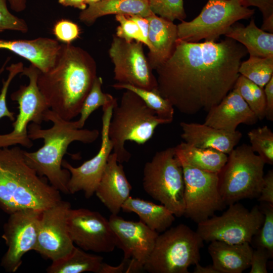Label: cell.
I'll list each match as a JSON object with an SVG mask.
<instances>
[{"label": "cell", "instance_id": "cell-27", "mask_svg": "<svg viewBox=\"0 0 273 273\" xmlns=\"http://www.w3.org/2000/svg\"><path fill=\"white\" fill-rule=\"evenodd\" d=\"M121 209L136 213L140 221L158 233L169 228L175 220L174 215L163 205L130 196L123 204Z\"/></svg>", "mask_w": 273, "mask_h": 273}, {"label": "cell", "instance_id": "cell-8", "mask_svg": "<svg viewBox=\"0 0 273 273\" xmlns=\"http://www.w3.org/2000/svg\"><path fill=\"white\" fill-rule=\"evenodd\" d=\"M143 187L148 195L167 207L174 216L184 215V174L174 147L157 152L146 163Z\"/></svg>", "mask_w": 273, "mask_h": 273}, {"label": "cell", "instance_id": "cell-5", "mask_svg": "<svg viewBox=\"0 0 273 273\" xmlns=\"http://www.w3.org/2000/svg\"><path fill=\"white\" fill-rule=\"evenodd\" d=\"M168 123L170 122L159 117L136 94L126 90L120 103L117 101L113 106L108 127L118 162H127L130 158V153L124 147L126 141L145 144L158 125Z\"/></svg>", "mask_w": 273, "mask_h": 273}, {"label": "cell", "instance_id": "cell-25", "mask_svg": "<svg viewBox=\"0 0 273 273\" xmlns=\"http://www.w3.org/2000/svg\"><path fill=\"white\" fill-rule=\"evenodd\" d=\"M88 5L79 16V20L86 25H92L99 18L108 15L147 18L153 13L148 0H102Z\"/></svg>", "mask_w": 273, "mask_h": 273}, {"label": "cell", "instance_id": "cell-19", "mask_svg": "<svg viewBox=\"0 0 273 273\" xmlns=\"http://www.w3.org/2000/svg\"><path fill=\"white\" fill-rule=\"evenodd\" d=\"M258 120L237 89L233 87L218 104L208 111L204 123L233 132L240 124L253 125Z\"/></svg>", "mask_w": 273, "mask_h": 273}, {"label": "cell", "instance_id": "cell-18", "mask_svg": "<svg viewBox=\"0 0 273 273\" xmlns=\"http://www.w3.org/2000/svg\"><path fill=\"white\" fill-rule=\"evenodd\" d=\"M118 241V248L122 250L124 259L128 260L126 272L143 269L159 235L141 221L126 220L117 214L108 219Z\"/></svg>", "mask_w": 273, "mask_h": 273}, {"label": "cell", "instance_id": "cell-40", "mask_svg": "<svg viewBox=\"0 0 273 273\" xmlns=\"http://www.w3.org/2000/svg\"><path fill=\"white\" fill-rule=\"evenodd\" d=\"M78 25L67 19H61L54 25L53 32L57 39L63 43L69 44L77 39L80 35Z\"/></svg>", "mask_w": 273, "mask_h": 273}, {"label": "cell", "instance_id": "cell-6", "mask_svg": "<svg viewBox=\"0 0 273 273\" xmlns=\"http://www.w3.org/2000/svg\"><path fill=\"white\" fill-rule=\"evenodd\" d=\"M265 164L246 144L235 148L228 154L226 162L217 173L219 192L226 205L259 197Z\"/></svg>", "mask_w": 273, "mask_h": 273}, {"label": "cell", "instance_id": "cell-13", "mask_svg": "<svg viewBox=\"0 0 273 273\" xmlns=\"http://www.w3.org/2000/svg\"><path fill=\"white\" fill-rule=\"evenodd\" d=\"M67 223L74 244L84 251L108 253L118 247V239L109 219L99 212L71 208Z\"/></svg>", "mask_w": 273, "mask_h": 273}, {"label": "cell", "instance_id": "cell-38", "mask_svg": "<svg viewBox=\"0 0 273 273\" xmlns=\"http://www.w3.org/2000/svg\"><path fill=\"white\" fill-rule=\"evenodd\" d=\"M7 2L8 0H0V33L5 30L27 32L28 30L27 23L9 11Z\"/></svg>", "mask_w": 273, "mask_h": 273}, {"label": "cell", "instance_id": "cell-48", "mask_svg": "<svg viewBox=\"0 0 273 273\" xmlns=\"http://www.w3.org/2000/svg\"><path fill=\"white\" fill-rule=\"evenodd\" d=\"M11 8L15 12L24 10L26 7L27 0H8Z\"/></svg>", "mask_w": 273, "mask_h": 273}, {"label": "cell", "instance_id": "cell-42", "mask_svg": "<svg viewBox=\"0 0 273 273\" xmlns=\"http://www.w3.org/2000/svg\"><path fill=\"white\" fill-rule=\"evenodd\" d=\"M271 259L268 252L264 249L256 248L252 254L250 273H267V264Z\"/></svg>", "mask_w": 273, "mask_h": 273}, {"label": "cell", "instance_id": "cell-32", "mask_svg": "<svg viewBox=\"0 0 273 273\" xmlns=\"http://www.w3.org/2000/svg\"><path fill=\"white\" fill-rule=\"evenodd\" d=\"M234 87L237 89L258 120L265 118V97L264 88L240 74Z\"/></svg>", "mask_w": 273, "mask_h": 273}, {"label": "cell", "instance_id": "cell-29", "mask_svg": "<svg viewBox=\"0 0 273 273\" xmlns=\"http://www.w3.org/2000/svg\"><path fill=\"white\" fill-rule=\"evenodd\" d=\"M103 261L102 256L88 253L75 246L67 256L53 261L46 271L48 273H101L104 263Z\"/></svg>", "mask_w": 273, "mask_h": 273}, {"label": "cell", "instance_id": "cell-17", "mask_svg": "<svg viewBox=\"0 0 273 273\" xmlns=\"http://www.w3.org/2000/svg\"><path fill=\"white\" fill-rule=\"evenodd\" d=\"M112 102L102 107V126L101 144L98 153L90 159L86 161L78 167L72 166L65 160L62 161V167L70 173L68 184L69 194H73L83 191L86 198L89 199L95 194L106 167L109 156L113 151L112 144L108 135V127L112 110L115 103Z\"/></svg>", "mask_w": 273, "mask_h": 273}, {"label": "cell", "instance_id": "cell-49", "mask_svg": "<svg viewBox=\"0 0 273 273\" xmlns=\"http://www.w3.org/2000/svg\"><path fill=\"white\" fill-rule=\"evenodd\" d=\"M10 58H7V60L6 61V62L4 63V64L3 65V66H2V67L0 69V76L2 74V73L3 72L4 70V69L8 63V62L10 60Z\"/></svg>", "mask_w": 273, "mask_h": 273}, {"label": "cell", "instance_id": "cell-21", "mask_svg": "<svg viewBox=\"0 0 273 273\" xmlns=\"http://www.w3.org/2000/svg\"><path fill=\"white\" fill-rule=\"evenodd\" d=\"M181 138L188 144L201 148L216 150L228 155L239 143L242 134L236 130L230 132L204 123L181 122Z\"/></svg>", "mask_w": 273, "mask_h": 273}, {"label": "cell", "instance_id": "cell-37", "mask_svg": "<svg viewBox=\"0 0 273 273\" xmlns=\"http://www.w3.org/2000/svg\"><path fill=\"white\" fill-rule=\"evenodd\" d=\"M24 65L22 62L12 64L6 67L9 74L6 80H3V86L0 93V119L3 117H7L11 121L15 119V113L9 110L7 104V95L9 87L13 79L18 74H20L23 69Z\"/></svg>", "mask_w": 273, "mask_h": 273}, {"label": "cell", "instance_id": "cell-7", "mask_svg": "<svg viewBox=\"0 0 273 273\" xmlns=\"http://www.w3.org/2000/svg\"><path fill=\"white\" fill-rule=\"evenodd\" d=\"M203 241L188 226L179 224L158 235L143 269L151 273H188L199 263Z\"/></svg>", "mask_w": 273, "mask_h": 273}, {"label": "cell", "instance_id": "cell-10", "mask_svg": "<svg viewBox=\"0 0 273 273\" xmlns=\"http://www.w3.org/2000/svg\"><path fill=\"white\" fill-rule=\"evenodd\" d=\"M221 215L212 216L198 223L196 232L203 241L229 244L251 243L261 227L264 215L259 206L249 210L234 203Z\"/></svg>", "mask_w": 273, "mask_h": 273}, {"label": "cell", "instance_id": "cell-22", "mask_svg": "<svg viewBox=\"0 0 273 273\" xmlns=\"http://www.w3.org/2000/svg\"><path fill=\"white\" fill-rule=\"evenodd\" d=\"M61 44L56 39L38 37L33 39H0V49L8 50L28 60L41 72L54 65Z\"/></svg>", "mask_w": 273, "mask_h": 273}, {"label": "cell", "instance_id": "cell-15", "mask_svg": "<svg viewBox=\"0 0 273 273\" xmlns=\"http://www.w3.org/2000/svg\"><path fill=\"white\" fill-rule=\"evenodd\" d=\"M42 211L27 208L10 214L2 236L8 247L1 261V266L6 271H16L24 255L35 250Z\"/></svg>", "mask_w": 273, "mask_h": 273}, {"label": "cell", "instance_id": "cell-43", "mask_svg": "<svg viewBox=\"0 0 273 273\" xmlns=\"http://www.w3.org/2000/svg\"><path fill=\"white\" fill-rule=\"evenodd\" d=\"M258 201L273 205V170H270L264 176L263 185Z\"/></svg>", "mask_w": 273, "mask_h": 273}, {"label": "cell", "instance_id": "cell-2", "mask_svg": "<svg viewBox=\"0 0 273 273\" xmlns=\"http://www.w3.org/2000/svg\"><path fill=\"white\" fill-rule=\"evenodd\" d=\"M96 77V63L87 52L62 43L53 67L46 72L40 71L37 85L50 109L71 120L80 114Z\"/></svg>", "mask_w": 273, "mask_h": 273}, {"label": "cell", "instance_id": "cell-50", "mask_svg": "<svg viewBox=\"0 0 273 273\" xmlns=\"http://www.w3.org/2000/svg\"><path fill=\"white\" fill-rule=\"evenodd\" d=\"M101 1L102 0H86V3L87 5H89L93 3H96Z\"/></svg>", "mask_w": 273, "mask_h": 273}, {"label": "cell", "instance_id": "cell-39", "mask_svg": "<svg viewBox=\"0 0 273 273\" xmlns=\"http://www.w3.org/2000/svg\"><path fill=\"white\" fill-rule=\"evenodd\" d=\"M115 18L119 23L116 29L117 36L127 41L135 40L142 42L140 29L135 22L127 16L117 15Z\"/></svg>", "mask_w": 273, "mask_h": 273}, {"label": "cell", "instance_id": "cell-9", "mask_svg": "<svg viewBox=\"0 0 273 273\" xmlns=\"http://www.w3.org/2000/svg\"><path fill=\"white\" fill-rule=\"evenodd\" d=\"M254 12L241 0H208L196 17L177 25V37L188 42L216 40L236 22L249 19Z\"/></svg>", "mask_w": 273, "mask_h": 273}, {"label": "cell", "instance_id": "cell-14", "mask_svg": "<svg viewBox=\"0 0 273 273\" xmlns=\"http://www.w3.org/2000/svg\"><path fill=\"white\" fill-rule=\"evenodd\" d=\"M143 44L140 41H127L113 36L109 54L114 66V79L119 83L156 89L157 79L144 54Z\"/></svg>", "mask_w": 273, "mask_h": 273}, {"label": "cell", "instance_id": "cell-46", "mask_svg": "<svg viewBox=\"0 0 273 273\" xmlns=\"http://www.w3.org/2000/svg\"><path fill=\"white\" fill-rule=\"evenodd\" d=\"M59 3L64 7H71L81 11L87 7L86 0H58Z\"/></svg>", "mask_w": 273, "mask_h": 273}, {"label": "cell", "instance_id": "cell-41", "mask_svg": "<svg viewBox=\"0 0 273 273\" xmlns=\"http://www.w3.org/2000/svg\"><path fill=\"white\" fill-rule=\"evenodd\" d=\"M247 7H257L261 12L263 23L261 29L266 32H273V0H241Z\"/></svg>", "mask_w": 273, "mask_h": 273}, {"label": "cell", "instance_id": "cell-23", "mask_svg": "<svg viewBox=\"0 0 273 273\" xmlns=\"http://www.w3.org/2000/svg\"><path fill=\"white\" fill-rule=\"evenodd\" d=\"M146 18L150 44L147 59L152 69L155 70L170 57L174 49L178 38L177 25L154 13Z\"/></svg>", "mask_w": 273, "mask_h": 273}, {"label": "cell", "instance_id": "cell-16", "mask_svg": "<svg viewBox=\"0 0 273 273\" xmlns=\"http://www.w3.org/2000/svg\"><path fill=\"white\" fill-rule=\"evenodd\" d=\"M70 208L69 202L61 200L41 212L34 251L52 261L67 256L75 247L67 223Z\"/></svg>", "mask_w": 273, "mask_h": 273}, {"label": "cell", "instance_id": "cell-4", "mask_svg": "<svg viewBox=\"0 0 273 273\" xmlns=\"http://www.w3.org/2000/svg\"><path fill=\"white\" fill-rule=\"evenodd\" d=\"M23 151L0 148V208L9 214L27 208L43 211L62 200L60 192L27 164Z\"/></svg>", "mask_w": 273, "mask_h": 273}, {"label": "cell", "instance_id": "cell-11", "mask_svg": "<svg viewBox=\"0 0 273 273\" xmlns=\"http://www.w3.org/2000/svg\"><path fill=\"white\" fill-rule=\"evenodd\" d=\"M40 70L32 64L24 67L21 75L28 78L29 83L22 85L11 95V99L18 104L19 113L13 121L12 131L0 134V148L20 145L29 148L33 143L28 134L30 122L41 124L45 121V114L49 106L37 85Z\"/></svg>", "mask_w": 273, "mask_h": 273}, {"label": "cell", "instance_id": "cell-24", "mask_svg": "<svg viewBox=\"0 0 273 273\" xmlns=\"http://www.w3.org/2000/svg\"><path fill=\"white\" fill-rule=\"evenodd\" d=\"M208 252L213 266L220 273H241L250 267L253 248L250 243L229 244L210 242Z\"/></svg>", "mask_w": 273, "mask_h": 273}, {"label": "cell", "instance_id": "cell-31", "mask_svg": "<svg viewBox=\"0 0 273 273\" xmlns=\"http://www.w3.org/2000/svg\"><path fill=\"white\" fill-rule=\"evenodd\" d=\"M239 72L240 75L264 88L273 76V56H249L248 59L241 62Z\"/></svg>", "mask_w": 273, "mask_h": 273}, {"label": "cell", "instance_id": "cell-35", "mask_svg": "<svg viewBox=\"0 0 273 273\" xmlns=\"http://www.w3.org/2000/svg\"><path fill=\"white\" fill-rule=\"evenodd\" d=\"M264 215L263 223L256 234L253 237L256 248L265 249L271 259L273 257V205L261 202L259 206Z\"/></svg>", "mask_w": 273, "mask_h": 273}, {"label": "cell", "instance_id": "cell-28", "mask_svg": "<svg viewBox=\"0 0 273 273\" xmlns=\"http://www.w3.org/2000/svg\"><path fill=\"white\" fill-rule=\"evenodd\" d=\"M177 158L190 166L218 173L225 165L228 155L215 149L201 148L182 142L175 147Z\"/></svg>", "mask_w": 273, "mask_h": 273}, {"label": "cell", "instance_id": "cell-47", "mask_svg": "<svg viewBox=\"0 0 273 273\" xmlns=\"http://www.w3.org/2000/svg\"><path fill=\"white\" fill-rule=\"evenodd\" d=\"M194 273H220L213 264L207 266H202L199 263L195 264Z\"/></svg>", "mask_w": 273, "mask_h": 273}, {"label": "cell", "instance_id": "cell-34", "mask_svg": "<svg viewBox=\"0 0 273 273\" xmlns=\"http://www.w3.org/2000/svg\"><path fill=\"white\" fill-rule=\"evenodd\" d=\"M250 147L265 163L273 164V133L266 125L253 129L248 132Z\"/></svg>", "mask_w": 273, "mask_h": 273}, {"label": "cell", "instance_id": "cell-26", "mask_svg": "<svg viewBox=\"0 0 273 273\" xmlns=\"http://www.w3.org/2000/svg\"><path fill=\"white\" fill-rule=\"evenodd\" d=\"M224 35L242 44L250 56H273V33L259 28L253 18L247 26L234 24Z\"/></svg>", "mask_w": 273, "mask_h": 273}, {"label": "cell", "instance_id": "cell-45", "mask_svg": "<svg viewBox=\"0 0 273 273\" xmlns=\"http://www.w3.org/2000/svg\"><path fill=\"white\" fill-rule=\"evenodd\" d=\"M127 16L135 22L138 24L141 33L142 42L145 44L149 49L150 47V44L148 41L149 25L147 19L145 17L136 15Z\"/></svg>", "mask_w": 273, "mask_h": 273}, {"label": "cell", "instance_id": "cell-44", "mask_svg": "<svg viewBox=\"0 0 273 273\" xmlns=\"http://www.w3.org/2000/svg\"><path fill=\"white\" fill-rule=\"evenodd\" d=\"M265 97V117L273 120V76L264 87Z\"/></svg>", "mask_w": 273, "mask_h": 273}, {"label": "cell", "instance_id": "cell-33", "mask_svg": "<svg viewBox=\"0 0 273 273\" xmlns=\"http://www.w3.org/2000/svg\"><path fill=\"white\" fill-rule=\"evenodd\" d=\"M103 79L97 76L88 94L85 97L80 112L79 119L75 121L77 128H82L90 115L100 107H103L112 102L115 98L109 94L103 92Z\"/></svg>", "mask_w": 273, "mask_h": 273}, {"label": "cell", "instance_id": "cell-36", "mask_svg": "<svg viewBox=\"0 0 273 273\" xmlns=\"http://www.w3.org/2000/svg\"><path fill=\"white\" fill-rule=\"evenodd\" d=\"M150 9L154 14L169 21H184L186 14L183 0H148Z\"/></svg>", "mask_w": 273, "mask_h": 273}, {"label": "cell", "instance_id": "cell-1", "mask_svg": "<svg viewBox=\"0 0 273 273\" xmlns=\"http://www.w3.org/2000/svg\"><path fill=\"white\" fill-rule=\"evenodd\" d=\"M246 49L226 37L219 42L177 38L170 57L155 70L157 90L180 113L208 111L233 88Z\"/></svg>", "mask_w": 273, "mask_h": 273}, {"label": "cell", "instance_id": "cell-30", "mask_svg": "<svg viewBox=\"0 0 273 273\" xmlns=\"http://www.w3.org/2000/svg\"><path fill=\"white\" fill-rule=\"evenodd\" d=\"M112 86L117 89L130 90L136 94L160 118L171 123L173 119L174 107L157 89L148 90L128 84L116 83Z\"/></svg>", "mask_w": 273, "mask_h": 273}, {"label": "cell", "instance_id": "cell-12", "mask_svg": "<svg viewBox=\"0 0 273 273\" xmlns=\"http://www.w3.org/2000/svg\"><path fill=\"white\" fill-rule=\"evenodd\" d=\"M179 160L185 183L184 215L198 223L224 209L226 205L219 192L217 173L202 170Z\"/></svg>", "mask_w": 273, "mask_h": 273}, {"label": "cell", "instance_id": "cell-3", "mask_svg": "<svg viewBox=\"0 0 273 273\" xmlns=\"http://www.w3.org/2000/svg\"><path fill=\"white\" fill-rule=\"evenodd\" d=\"M45 121H51L52 126L42 129L39 124L33 122L28 125L29 139L32 141L43 139L44 144L35 152L24 150V158L38 175L46 177L54 188L68 194L70 173L62 168V164L68 146L75 141L92 143L100 133L97 129L77 128L75 121L65 120L50 109L46 113Z\"/></svg>", "mask_w": 273, "mask_h": 273}, {"label": "cell", "instance_id": "cell-20", "mask_svg": "<svg viewBox=\"0 0 273 273\" xmlns=\"http://www.w3.org/2000/svg\"><path fill=\"white\" fill-rule=\"evenodd\" d=\"M131 190L122 165L111 153L95 194L111 214H118Z\"/></svg>", "mask_w": 273, "mask_h": 273}]
</instances>
